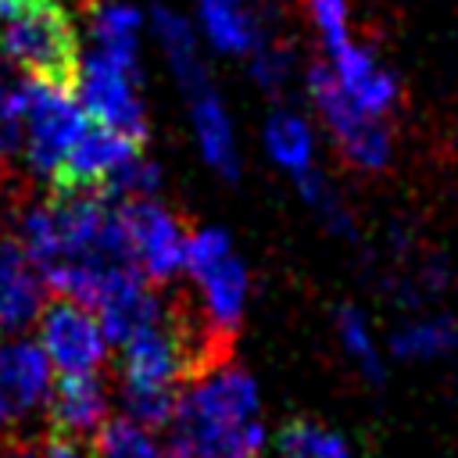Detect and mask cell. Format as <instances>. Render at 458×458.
Wrapping results in <instances>:
<instances>
[{"mask_svg":"<svg viewBox=\"0 0 458 458\" xmlns=\"http://www.w3.org/2000/svg\"><path fill=\"white\" fill-rule=\"evenodd\" d=\"M25 93L29 75L14 64H0V190L14 182L25 150Z\"/></svg>","mask_w":458,"mask_h":458,"instance_id":"obj_19","label":"cell"},{"mask_svg":"<svg viewBox=\"0 0 458 458\" xmlns=\"http://www.w3.org/2000/svg\"><path fill=\"white\" fill-rule=\"evenodd\" d=\"M136 75H129L125 68H118L114 61H107L100 50H86L79 57V72H75V93H79V107L97 122L107 125L136 143H147V111L143 100L132 86Z\"/></svg>","mask_w":458,"mask_h":458,"instance_id":"obj_8","label":"cell"},{"mask_svg":"<svg viewBox=\"0 0 458 458\" xmlns=\"http://www.w3.org/2000/svg\"><path fill=\"white\" fill-rule=\"evenodd\" d=\"M304 7H308V18H311L326 54H333L347 39H354L351 36V4L347 0H304Z\"/></svg>","mask_w":458,"mask_h":458,"instance_id":"obj_25","label":"cell"},{"mask_svg":"<svg viewBox=\"0 0 458 458\" xmlns=\"http://www.w3.org/2000/svg\"><path fill=\"white\" fill-rule=\"evenodd\" d=\"M54 386V365L43 347L25 336H0V433L18 437V429L47 411Z\"/></svg>","mask_w":458,"mask_h":458,"instance_id":"obj_9","label":"cell"},{"mask_svg":"<svg viewBox=\"0 0 458 458\" xmlns=\"http://www.w3.org/2000/svg\"><path fill=\"white\" fill-rule=\"evenodd\" d=\"M43 4H50V0H0V21H11V18H18L25 11H36Z\"/></svg>","mask_w":458,"mask_h":458,"instance_id":"obj_27","label":"cell"},{"mask_svg":"<svg viewBox=\"0 0 458 458\" xmlns=\"http://www.w3.org/2000/svg\"><path fill=\"white\" fill-rule=\"evenodd\" d=\"M47 422L50 433L57 437H93L100 422L111 415V386L100 372H79V376H61L50 386L47 397Z\"/></svg>","mask_w":458,"mask_h":458,"instance_id":"obj_12","label":"cell"},{"mask_svg":"<svg viewBox=\"0 0 458 458\" xmlns=\"http://www.w3.org/2000/svg\"><path fill=\"white\" fill-rule=\"evenodd\" d=\"M276 458H354V451L344 433L315 419H290L276 429Z\"/></svg>","mask_w":458,"mask_h":458,"instance_id":"obj_23","label":"cell"},{"mask_svg":"<svg viewBox=\"0 0 458 458\" xmlns=\"http://www.w3.org/2000/svg\"><path fill=\"white\" fill-rule=\"evenodd\" d=\"M0 54H7V61L29 79L68 86V89L75 82L79 57H82L72 14L57 0L36 11H25L11 21H0Z\"/></svg>","mask_w":458,"mask_h":458,"instance_id":"obj_3","label":"cell"},{"mask_svg":"<svg viewBox=\"0 0 458 458\" xmlns=\"http://www.w3.org/2000/svg\"><path fill=\"white\" fill-rule=\"evenodd\" d=\"M161 444L165 458H261L268 429L258 379L236 361H211L179 390Z\"/></svg>","mask_w":458,"mask_h":458,"instance_id":"obj_1","label":"cell"},{"mask_svg":"<svg viewBox=\"0 0 458 458\" xmlns=\"http://www.w3.org/2000/svg\"><path fill=\"white\" fill-rule=\"evenodd\" d=\"M186 104H190V122H193L200 157L208 161V168L215 175L236 182L240 179V147H236L233 118H229L222 97L215 93V86H204V89L190 93Z\"/></svg>","mask_w":458,"mask_h":458,"instance_id":"obj_15","label":"cell"},{"mask_svg":"<svg viewBox=\"0 0 458 458\" xmlns=\"http://www.w3.org/2000/svg\"><path fill=\"white\" fill-rule=\"evenodd\" d=\"M140 11L118 0H89L86 4V25L93 36V50H100L107 61L136 75L140 64Z\"/></svg>","mask_w":458,"mask_h":458,"instance_id":"obj_16","label":"cell"},{"mask_svg":"<svg viewBox=\"0 0 458 458\" xmlns=\"http://www.w3.org/2000/svg\"><path fill=\"white\" fill-rule=\"evenodd\" d=\"M36 333H39V347L47 354V361L61 372V376H79V372H100L107 361V336L97 322V311L72 301V297H57L50 304H43V311L36 315Z\"/></svg>","mask_w":458,"mask_h":458,"instance_id":"obj_7","label":"cell"},{"mask_svg":"<svg viewBox=\"0 0 458 458\" xmlns=\"http://www.w3.org/2000/svg\"><path fill=\"white\" fill-rule=\"evenodd\" d=\"M308 97L326 122L333 143L340 147L344 161L358 172H383L394 157V140L383 118L365 114L333 79L326 61L308 64Z\"/></svg>","mask_w":458,"mask_h":458,"instance_id":"obj_4","label":"cell"},{"mask_svg":"<svg viewBox=\"0 0 458 458\" xmlns=\"http://www.w3.org/2000/svg\"><path fill=\"white\" fill-rule=\"evenodd\" d=\"M179 390L172 386H132V383H118V408L122 415L136 419L147 429L165 433V426L172 422Z\"/></svg>","mask_w":458,"mask_h":458,"instance_id":"obj_24","label":"cell"},{"mask_svg":"<svg viewBox=\"0 0 458 458\" xmlns=\"http://www.w3.org/2000/svg\"><path fill=\"white\" fill-rule=\"evenodd\" d=\"M93 458H165V444L157 429L140 426L129 415H107L100 429L89 437Z\"/></svg>","mask_w":458,"mask_h":458,"instance_id":"obj_21","label":"cell"},{"mask_svg":"<svg viewBox=\"0 0 458 458\" xmlns=\"http://www.w3.org/2000/svg\"><path fill=\"white\" fill-rule=\"evenodd\" d=\"M47 304V283L14 233L0 229V336L21 333Z\"/></svg>","mask_w":458,"mask_h":458,"instance_id":"obj_13","label":"cell"},{"mask_svg":"<svg viewBox=\"0 0 458 458\" xmlns=\"http://www.w3.org/2000/svg\"><path fill=\"white\" fill-rule=\"evenodd\" d=\"M265 150L293 179L315 168V136H311L308 122L290 107H276L265 118Z\"/></svg>","mask_w":458,"mask_h":458,"instance_id":"obj_20","label":"cell"},{"mask_svg":"<svg viewBox=\"0 0 458 458\" xmlns=\"http://www.w3.org/2000/svg\"><path fill=\"white\" fill-rule=\"evenodd\" d=\"M182 276L197 283L200 293V315H204V333L222 344L229 340L247 311L250 297V276L247 265L240 261L233 240L218 225H200L186 240V265Z\"/></svg>","mask_w":458,"mask_h":458,"instance_id":"obj_2","label":"cell"},{"mask_svg":"<svg viewBox=\"0 0 458 458\" xmlns=\"http://www.w3.org/2000/svg\"><path fill=\"white\" fill-rule=\"evenodd\" d=\"M397 361H433L458 351V318L454 315H415L390 329L386 340Z\"/></svg>","mask_w":458,"mask_h":458,"instance_id":"obj_18","label":"cell"},{"mask_svg":"<svg viewBox=\"0 0 458 458\" xmlns=\"http://www.w3.org/2000/svg\"><path fill=\"white\" fill-rule=\"evenodd\" d=\"M36 458H93V454H89L86 444H79V440H72V437H57V433H50L47 440H39Z\"/></svg>","mask_w":458,"mask_h":458,"instance_id":"obj_26","label":"cell"},{"mask_svg":"<svg viewBox=\"0 0 458 458\" xmlns=\"http://www.w3.org/2000/svg\"><path fill=\"white\" fill-rule=\"evenodd\" d=\"M140 150H143V143H136V140H129L107 125L86 122V129L72 143L50 190H100Z\"/></svg>","mask_w":458,"mask_h":458,"instance_id":"obj_11","label":"cell"},{"mask_svg":"<svg viewBox=\"0 0 458 458\" xmlns=\"http://www.w3.org/2000/svg\"><path fill=\"white\" fill-rule=\"evenodd\" d=\"M208 43L233 57H250L268 43V11L261 0H197Z\"/></svg>","mask_w":458,"mask_h":458,"instance_id":"obj_14","label":"cell"},{"mask_svg":"<svg viewBox=\"0 0 458 458\" xmlns=\"http://www.w3.org/2000/svg\"><path fill=\"white\" fill-rule=\"evenodd\" d=\"M122 225L129 236V254L136 272L150 286H165L175 276H182L186 265V225L172 208H165L157 197H136V200H118Z\"/></svg>","mask_w":458,"mask_h":458,"instance_id":"obj_6","label":"cell"},{"mask_svg":"<svg viewBox=\"0 0 458 458\" xmlns=\"http://www.w3.org/2000/svg\"><path fill=\"white\" fill-rule=\"evenodd\" d=\"M150 29H154V36L161 43V54H165L182 97L211 86L204 57H200V47H197V36H193V29H190V21L182 14H175L168 7H154L150 11Z\"/></svg>","mask_w":458,"mask_h":458,"instance_id":"obj_17","label":"cell"},{"mask_svg":"<svg viewBox=\"0 0 458 458\" xmlns=\"http://www.w3.org/2000/svg\"><path fill=\"white\" fill-rule=\"evenodd\" d=\"M333 326H336V340H340L344 354L358 365V372L369 383H383L386 379V365H383V351L376 344L369 315L361 308H354V304H340L336 315H333Z\"/></svg>","mask_w":458,"mask_h":458,"instance_id":"obj_22","label":"cell"},{"mask_svg":"<svg viewBox=\"0 0 458 458\" xmlns=\"http://www.w3.org/2000/svg\"><path fill=\"white\" fill-rule=\"evenodd\" d=\"M86 129V111L79 107V100L68 93V86H54V82H39L29 79V93H25V168L54 186L72 143L79 140V132Z\"/></svg>","mask_w":458,"mask_h":458,"instance_id":"obj_5","label":"cell"},{"mask_svg":"<svg viewBox=\"0 0 458 458\" xmlns=\"http://www.w3.org/2000/svg\"><path fill=\"white\" fill-rule=\"evenodd\" d=\"M333 79L340 82V89L372 118H386L397 104H401V86L397 75L379 61V54L358 39H347L340 50L326 54Z\"/></svg>","mask_w":458,"mask_h":458,"instance_id":"obj_10","label":"cell"}]
</instances>
